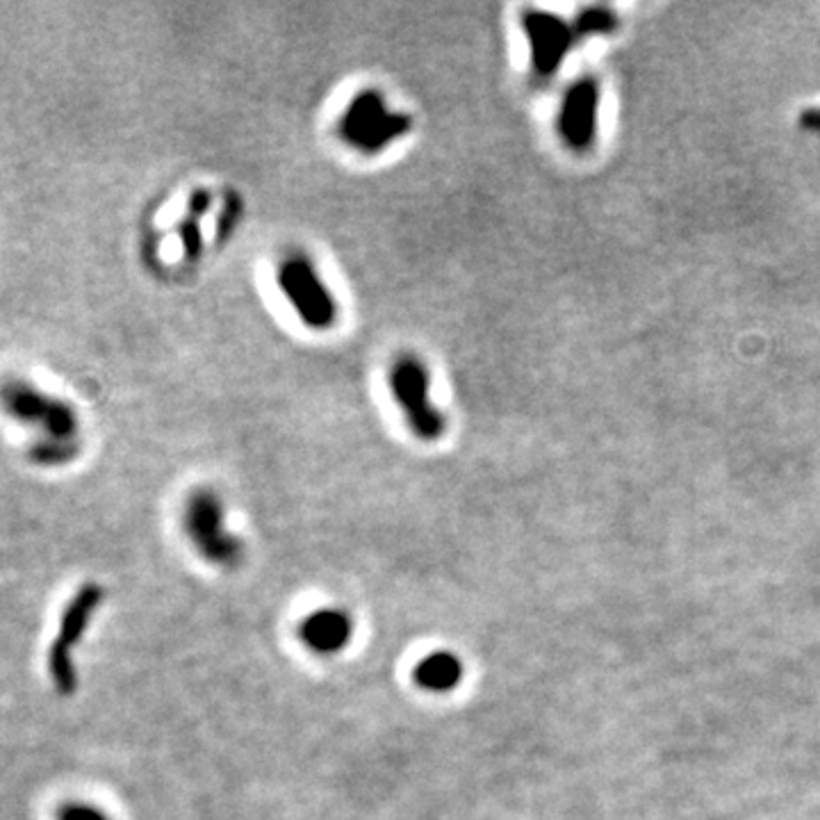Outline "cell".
<instances>
[{"label": "cell", "instance_id": "obj_10", "mask_svg": "<svg viewBox=\"0 0 820 820\" xmlns=\"http://www.w3.org/2000/svg\"><path fill=\"white\" fill-rule=\"evenodd\" d=\"M463 661L447 650L426 654L413 670V680L428 693H449L463 682Z\"/></svg>", "mask_w": 820, "mask_h": 820}, {"label": "cell", "instance_id": "obj_6", "mask_svg": "<svg viewBox=\"0 0 820 820\" xmlns=\"http://www.w3.org/2000/svg\"><path fill=\"white\" fill-rule=\"evenodd\" d=\"M101 602H103L101 586L87 584L76 593V597L69 602V606L62 615L60 634H58L56 643L51 645V652H48V670H51L53 684L58 686V691L62 695H73L76 689H78V672H76V663H73V650L80 643L82 634L87 632V626H89L96 609L101 606Z\"/></svg>", "mask_w": 820, "mask_h": 820}, {"label": "cell", "instance_id": "obj_4", "mask_svg": "<svg viewBox=\"0 0 820 820\" xmlns=\"http://www.w3.org/2000/svg\"><path fill=\"white\" fill-rule=\"evenodd\" d=\"M391 391L419 441L436 443L443 438L447 419L431 399V376L422 358L404 354L393 363Z\"/></svg>", "mask_w": 820, "mask_h": 820}, {"label": "cell", "instance_id": "obj_3", "mask_svg": "<svg viewBox=\"0 0 820 820\" xmlns=\"http://www.w3.org/2000/svg\"><path fill=\"white\" fill-rule=\"evenodd\" d=\"M182 526L191 545L197 547V552L206 561L219 567H237L243 563L245 543L243 539L228 532L226 508L215 491H195V495L185 504Z\"/></svg>", "mask_w": 820, "mask_h": 820}, {"label": "cell", "instance_id": "obj_7", "mask_svg": "<svg viewBox=\"0 0 820 820\" xmlns=\"http://www.w3.org/2000/svg\"><path fill=\"white\" fill-rule=\"evenodd\" d=\"M522 28L532 46V67L536 76L550 78L567 58L576 32L556 14L526 10L522 14Z\"/></svg>", "mask_w": 820, "mask_h": 820}, {"label": "cell", "instance_id": "obj_1", "mask_svg": "<svg viewBox=\"0 0 820 820\" xmlns=\"http://www.w3.org/2000/svg\"><path fill=\"white\" fill-rule=\"evenodd\" d=\"M0 406L14 419L39 431L32 458L39 465H65L78 454L76 411L51 395L37 391L28 381H8L0 388Z\"/></svg>", "mask_w": 820, "mask_h": 820}, {"label": "cell", "instance_id": "obj_11", "mask_svg": "<svg viewBox=\"0 0 820 820\" xmlns=\"http://www.w3.org/2000/svg\"><path fill=\"white\" fill-rule=\"evenodd\" d=\"M180 243H182V249L189 258H197L201 247H204V239H201V228H199V219L195 217H185L182 226H180Z\"/></svg>", "mask_w": 820, "mask_h": 820}, {"label": "cell", "instance_id": "obj_13", "mask_svg": "<svg viewBox=\"0 0 820 820\" xmlns=\"http://www.w3.org/2000/svg\"><path fill=\"white\" fill-rule=\"evenodd\" d=\"M210 204H213L210 191H208V189H197L195 195H191L189 204H187V217L201 219V217L210 210Z\"/></svg>", "mask_w": 820, "mask_h": 820}, {"label": "cell", "instance_id": "obj_9", "mask_svg": "<svg viewBox=\"0 0 820 820\" xmlns=\"http://www.w3.org/2000/svg\"><path fill=\"white\" fill-rule=\"evenodd\" d=\"M354 636V620L343 609H319L302 622V641L317 654L343 652Z\"/></svg>", "mask_w": 820, "mask_h": 820}, {"label": "cell", "instance_id": "obj_2", "mask_svg": "<svg viewBox=\"0 0 820 820\" xmlns=\"http://www.w3.org/2000/svg\"><path fill=\"white\" fill-rule=\"evenodd\" d=\"M411 128V115L393 110L378 89L358 91L337 119V135L363 156H378L391 149Z\"/></svg>", "mask_w": 820, "mask_h": 820}, {"label": "cell", "instance_id": "obj_12", "mask_svg": "<svg viewBox=\"0 0 820 820\" xmlns=\"http://www.w3.org/2000/svg\"><path fill=\"white\" fill-rule=\"evenodd\" d=\"M60 820H110V818L89 804H69L62 809Z\"/></svg>", "mask_w": 820, "mask_h": 820}, {"label": "cell", "instance_id": "obj_8", "mask_svg": "<svg viewBox=\"0 0 820 820\" xmlns=\"http://www.w3.org/2000/svg\"><path fill=\"white\" fill-rule=\"evenodd\" d=\"M600 89L593 78L576 80L563 96L559 112L561 139L572 151H586L595 139Z\"/></svg>", "mask_w": 820, "mask_h": 820}, {"label": "cell", "instance_id": "obj_5", "mask_svg": "<svg viewBox=\"0 0 820 820\" xmlns=\"http://www.w3.org/2000/svg\"><path fill=\"white\" fill-rule=\"evenodd\" d=\"M278 287L299 319L313 330H328L337 319V302L322 280L313 260L304 254H289L276 274Z\"/></svg>", "mask_w": 820, "mask_h": 820}]
</instances>
